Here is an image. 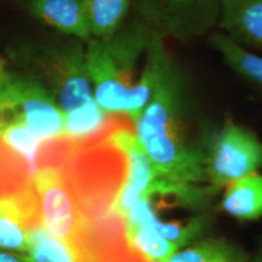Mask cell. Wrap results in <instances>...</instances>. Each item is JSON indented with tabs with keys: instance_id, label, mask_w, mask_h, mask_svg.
<instances>
[{
	"instance_id": "obj_1",
	"label": "cell",
	"mask_w": 262,
	"mask_h": 262,
	"mask_svg": "<svg viewBox=\"0 0 262 262\" xmlns=\"http://www.w3.org/2000/svg\"><path fill=\"white\" fill-rule=\"evenodd\" d=\"M211 133L199 118L181 67L164 45L152 98L135 123L141 147L162 178L208 185L205 150Z\"/></svg>"
},
{
	"instance_id": "obj_2",
	"label": "cell",
	"mask_w": 262,
	"mask_h": 262,
	"mask_svg": "<svg viewBox=\"0 0 262 262\" xmlns=\"http://www.w3.org/2000/svg\"><path fill=\"white\" fill-rule=\"evenodd\" d=\"M164 39L133 12L114 34L86 41L94 100L104 112L137 122L155 91Z\"/></svg>"
},
{
	"instance_id": "obj_3",
	"label": "cell",
	"mask_w": 262,
	"mask_h": 262,
	"mask_svg": "<svg viewBox=\"0 0 262 262\" xmlns=\"http://www.w3.org/2000/svg\"><path fill=\"white\" fill-rule=\"evenodd\" d=\"M6 54L15 71L37 80L64 113L94 100L81 39L48 29L10 42Z\"/></svg>"
},
{
	"instance_id": "obj_4",
	"label": "cell",
	"mask_w": 262,
	"mask_h": 262,
	"mask_svg": "<svg viewBox=\"0 0 262 262\" xmlns=\"http://www.w3.org/2000/svg\"><path fill=\"white\" fill-rule=\"evenodd\" d=\"M63 111L37 80L18 71L0 77V135L22 125L41 142L63 136Z\"/></svg>"
},
{
	"instance_id": "obj_5",
	"label": "cell",
	"mask_w": 262,
	"mask_h": 262,
	"mask_svg": "<svg viewBox=\"0 0 262 262\" xmlns=\"http://www.w3.org/2000/svg\"><path fill=\"white\" fill-rule=\"evenodd\" d=\"M262 140L249 127L227 117L219 130L209 137L205 150L208 185L216 192L237 180L260 172Z\"/></svg>"
},
{
	"instance_id": "obj_6",
	"label": "cell",
	"mask_w": 262,
	"mask_h": 262,
	"mask_svg": "<svg viewBox=\"0 0 262 262\" xmlns=\"http://www.w3.org/2000/svg\"><path fill=\"white\" fill-rule=\"evenodd\" d=\"M221 0H133V12L153 33L187 42L217 26Z\"/></svg>"
},
{
	"instance_id": "obj_7",
	"label": "cell",
	"mask_w": 262,
	"mask_h": 262,
	"mask_svg": "<svg viewBox=\"0 0 262 262\" xmlns=\"http://www.w3.org/2000/svg\"><path fill=\"white\" fill-rule=\"evenodd\" d=\"M32 180L42 226L71 247L85 224L73 188L57 166H40Z\"/></svg>"
},
{
	"instance_id": "obj_8",
	"label": "cell",
	"mask_w": 262,
	"mask_h": 262,
	"mask_svg": "<svg viewBox=\"0 0 262 262\" xmlns=\"http://www.w3.org/2000/svg\"><path fill=\"white\" fill-rule=\"evenodd\" d=\"M71 248L77 262H148L130 243L118 214L85 225Z\"/></svg>"
},
{
	"instance_id": "obj_9",
	"label": "cell",
	"mask_w": 262,
	"mask_h": 262,
	"mask_svg": "<svg viewBox=\"0 0 262 262\" xmlns=\"http://www.w3.org/2000/svg\"><path fill=\"white\" fill-rule=\"evenodd\" d=\"M40 225L38 199L32 180L24 191L0 201V250L26 255L29 232Z\"/></svg>"
},
{
	"instance_id": "obj_10",
	"label": "cell",
	"mask_w": 262,
	"mask_h": 262,
	"mask_svg": "<svg viewBox=\"0 0 262 262\" xmlns=\"http://www.w3.org/2000/svg\"><path fill=\"white\" fill-rule=\"evenodd\" d=\"M27 14L49 31L79 38L91 39L81 0H17Z\"/></svg>"
},
{
	"instance_id": "obj_11",
	"label": "cell",
	"mask_w": 262,
	"mask_h": 262,
	"mask_svg": "<svg viewBox=\"0 0 262 262\" xmlns=\"http://www.w3.org/2000/svg\"><path fill=\"white\" fill-rule=\"evenodd\" d=\"M217 26L241 47L262 51V0H221Z\"/></svg>"
},
{
	"instance_id": "obj_12",
	"label": "cell",
	"mask_w": 262,
	"mask_h": 262,
	"mask_svg": "<svg viewBox=\"0 0 262 262\" xmlns=\"http://www.w3.org/2000/svg\"><path fill=\"white\" fill-rule=\"evenodd\" d=\"M217 208L241 224L261 220L262 173H251L228 185Z\"/></svg>"
},
{
	"instance_id": "obj_13",
	"label": "cell",
	"mask_w": 262,
	"mask_h": 262,
	"mask_svg": "<svg viewBox=\"0 0 262 262\" xmlns=\"http://www.w3.org/2000/svg\"><path fill=\"white\" fill-rule=\"evenodd\" d=\"M250 253L225 235L208 234L181 248L169 262H249Z\"/></svg>"
},
{
	"instance_id": "obj_14",
	"label": "cell",
	"mask_w": 262,
	"mask_h": 262,
	"mask_svg": "<svg viewBox=\"0 0 262 262\" xmlns=\"http://www.w3.org/2000/svg\"><path fill=\"white\" fill-rule=\"evenodd\" d=\"M91 38H106L119 31L133 14V0H81Z\"/></svg>"
},
{
	"instance_id": "obj_15",
	"label": "cell",
	"mask_w": 262,
	"mask_h": 262,
	"mask_svg": "<svg viewBox=\"0 0 262 262\" xmlns=\"http://www.w3.org/2000/svg\"><path fill=\"white\" fill-rule=\"evenodd\" d=\"M209 42L234 73L262 89V56L241 47L221 32L211 33Z\"/></svg>"
},
{
	"instance_id": "obj_16",
	"label": "cell",
	"mask_w": 262,
	"mask_h": 262,
	"mask_svg": "<svg viewBox=\"0 0 262 262\" xmlns=\"http://www.w3.org/2000/svg\"><path fill=\"white\" fill-rule=\"evenodd\" d=\"M64 114L63 136L72 140H83L96 135L106 129L113 118V114L104 112L95 100Z\"/></svg>"
},
{
	"instance_id": "obj_17",
	"label": "cell",
	"mask_w": 262,
	"mask_h": 262,
	"mask_svg": "<svg viewBox=\"0 0 262 262\" xmlns=\"http://www.w3.org/2000/svg\"><path fill=\"white\" fill-rule=\"evenodd\" d=\"M31 182L28 164L0 136V201L24 191Z\"/></svg>"
},
{
	"instance_id": "obj_18",
	"label": "cell",
	"mask_w": 262,
	"mask_h": 262,
	"mask_svg": "<svg viewBox=\"0 0 262 262\" xmlns=\"http://www.w3.org/2000/svg\"><path fill=\"white\" fill-rule=\"evenodd\" d=\"M26 257L28 262H77L70 245L52 237L42 225L29 232Z\"/></svg>"
},
{
	"instance_id": "obj_19",
	"label": "cell",
	"mask_w": 262,
	"mask_h": 262,
	"mask_svg": "<svg viewBox=\"0 0 262 262\" xmlns=\"http://www.w3.org/2000/svg\"><path fill=\"white\" fill-rule=\"evenodd\" d=\"M129 241L148 262H169L180 250L157 231L152 222L143 225Z\"/></svg>"
},
{
	"instance_id": "obj_20",
	"label": "cell",
	"mask_w": 262,
	"mask_h": 262,
	"mask_svg": "<svg viewBox=\"0 0 262 262\" xmlns=\"http://www.w3.org/2000/svg\"><path fill=\"white\" fill-rule=\"evenodd\" d=\"M0 136L16 153H18L26 160L31 175H34L37 172V159L41 141L28 127L22 125L9 127Z\"/></svg>"
},
{
	"instance_id": "obj_21",
	"label": "cell",
	"mask_w": 262,
	"mask_h": 262,
	"mask_svg": "<svg viewBox=\"0 0 262 262\" xmlns=\"http://www.w3.org/2000/svg\"><path fill=\"white\" fill-rule=\"evenodd\" d=\"M0 262H28V260L24 254L0 250Z\"/></svg>"
},
{
	"instance_id": "obj_22",
	"label": "cell",
	"mask_w": 262,
	"mask_h": 262,
	"mask_svg": "<svg viewBox=\"0 0 262 262\" xmlns=\"http://www.w3.org/2000/svg\"><path fill=\"white\" fill-rule=\"evenodd\" d=\"M249 262H262V241L258 242L256 249L253 253H250Z\"/></svg>"
},
{
	"instance_id": "obj_23",
	"label": "cell",
	"mask_w": 262,
	"mask_h": 262,
	"mask_svg": "<svg viewBox=\"0 0 262 262\" xmlns=\"http://www.w3.org/2000/svg\"><path fill=\"white\" fill-rule=\"evenodd\" d=\"M8 70H6V62L3 57H0V77H2L3 74L6 73Z\"/></svg>"
}]
</instances>
